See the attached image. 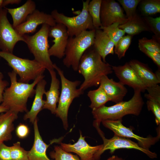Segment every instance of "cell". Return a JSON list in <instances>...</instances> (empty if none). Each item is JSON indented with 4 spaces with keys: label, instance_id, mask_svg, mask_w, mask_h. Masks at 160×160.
<instances>
[{
    "label": "cell",
    "instance_id": "7c38bea8",
    "mask_svg": "<svg viewBox=\"0 0 160 160\" xmlns=\"http://www.w3.org/2000/svg\"><path fill=\"white\" fill-rule=\"evenodd\" d=\"M101 27H105L114 23L119 25L128 19L123 13L119 4L114 0H102L100 10Z\"/></svg>",
    "mask_w": 160,
    "mask_h": 160
},
{
    "label": "cell",
    "instance_id": "8fae6325",
    "mask_svg": "<svg viewBox=\"0 0 160 160\" xmlns=\"http://www.w3.org/2000/svg\"><path fill=\"white\" fill-rule=\"evenodd\" d=\"M102 137L103 144L102 147L98 153V156L100 157L102 154L105 151L109 150L112 154L117 149L121 148L132 149L139 150L146 154L151 159L157 157L156 153L141 148L138 143L129 139L114 135V136L110 139L105 138L103 132L101 130L98 132Z\"/></svg>",
    "mask_w": 160,
    "mask_h": 160
},
{
    "label": "cell",
    "instance_id": "5bb4252c",
    "mask_svg": "<svg viewBox=\"0 0 160 160\" xmlns=\"http://www.w3.org/2000/svg\"><path fill=\"white\" fill-rule=\"evenodd\" d=\"M49 37L53 38L54 44L49 49V55L61 59L65 56V52L69 38L66 27L63 24L56 23L50 26Z\"/></svg>",
    "mask_w": 160,
    "mask_h": 160
},
{
    "label": "cell",
    "instance_id": "ac0fdd59",
    "mask_svg": "<svg viewBox=\"0 0 160 160\" xmlns=\"http://www.w3.org/2000/svg\"><path fill=\"white\" fill-rule=\"evenodd\" d=\"M128 63L147 88L160 83V70L154 73L147 65L136 60H132Z\"/></svg>",
    "mask_w": 160,
    "mask_h": 160
},
{
    "label": "cell",
    "instance_id": "277c9868",
    "mask_svg": "<svg viewBox=\"0 0 160 160\" xmlns=\"http://www.w3.org/2000/svg\"><path fill=\"white\" fill-rule=\"evenodd\" d=\"M53 67L60 76L61 84V92L55 114L61 119L64 128L67 129L68 127V115L69 107L73 100L83 94L84 91L77 88L81 83L80 81L69 80L65 77L63 71L55 64H53Z\"/></svg>",
    "mask_w": 160,
    "mask_h": 160
},
{
    "label": "cell",
    "instance_id": "74e56055",
    "mask_svg": "<svg viewBox=\"0 0 160 160\" xmlns=\"http://www.w3.org/2000/svg\"><path fill=\"white\" fill-rule=\"evenodd\" d=\"M138 47L140 50L151 59L160 69V53L149 51L139 45H138Z\"/></svg>",
    "mask_w": 160,
    "mask_h": 160
},
{
    "label": "cell",
    "instance_id": "30bf717a",
    "mask_svg": "<svg viewBox=\"0 0 160 160\" xmlns=\"http://www.w3.org/2000/svg\"><path fill=\"white\" fill-rule=\"evenodd\" d=\"M122 120H106L102 122L105 127L112 131L114 135L125 138H131L136 140L138 145L142 148L149 150V148L159 141L160 138V128H158L157 136L155 137H144L135 134L130 128L125 127Z\"/></svg>",
    "mask_w": 160,
    "mask_h": 160
},
{
    "label": "cell",
    "instance_id": "f6af8a7d",
    "mask_svg": "<svg viewBox=\"0 0 160 160\" xmlns=\"http://www.w3.org/2000/svg\"><path fill=\"white\" fill-rule=\"evenodd\" d=\"M115 160H124L121 158L117 156H116Z\"/></svg>",
    "mask_w": 160,
    "mask_h": 160
},
{
    "label": "cell",
    "instance_id": "7a4b0ae2",
    "mask_svg": "<svg viewBox=\"0 0 160 160\" xmlns=\"http://www.w3.org/2000/svg\"><path fill=\"white\" fill-rule=\"evenodd\" d=\"M10 81V85L5 90L3 95V100L1 105L17 114L20 112H27V103L28 99L35 94V87L44 76L38 77L31 84L17 81V74L13 71L8 73Z\"/></svg>",
    "mask_w": 160,
    "mask_h": 160
},
{
    "label": "cell",
    "instance_id": "2e32d148",
    "mask_svg": "<svg viewBox=\"0 0 160 160\" xmlns=\"http://www.w3.org/2000/svg\"><path fill=\"white\" fill-rule=\"evenodd\" d=\"M112 68L119 81L124 85L128 86L134 90H138L141 92H144L146 90V86L129 63L122 65H112Z\"/></svg>",
    "mask_w": 160,
    "mask_h": 160
},
{
    "label": "cell",
    "instance_id": "603a6c76",
    "mask_svg": "<svg viewBox=\"0 0 160 160\" xmlns=\"http://www.w3.org/2000/svg\"><path fill=\"white\" fill-rule=\"evenodd\" d=\"M17 117V113L9 110L0 113V143L11 139L13 122Z\"/></svg>",
    "mask_w": 160,
    "mask_h": 160
},
{
    "label": "cell",
    "instance_id": "5b68a950",
    "mask_svg": "<svg viewBox=\"0 0 160 160\" xmlns=\"http://www.w3.org/2000/svg\"><path fill=\"white\" fill-rule=\"evenodd\" d=\"M95 32V28L84 31L77 36L69 37L63 60L65 66L78 71L81 57L93 45Z\"/></svg>",
    "mask_w": 160,
    "mask_h": 160
},
{
    "label": "cell",
    "instance_id": "e575fe53",
    "mask_svg": "<svg viewBox=\"0 0 160 160\" xmlns=\"http://www.w3.org/2000/svg\"><path fill=\"white\" fill-rule=\"evenodd\" d=\"M10 154L12 160H29L28 151L25 150L18 141L10 146Z\"/></svg>",
    "mask_w": 160,
    "mask_h": 160
},
{
    "label": "cell",
    "instance_id": "d4e9b609",
    "mask_svg": "<svg viewBox=\"0 0 160 160\" xmlns=\"http://www.w3.org/2000/svg\"><path fill=\"white\" fill-rule=\"evenodd\" d=\"M119 27L132 36L143 31H149L143 18L137 13L126 22L119 25Z\"/></svg>",
    "mask_w": 160,
    "mask_h": 160
},
{
    "label": "cell",
    "instance_id": "cb8c5ba5",
    "mask_svg": "<svg viewBox=\"0 0 160 160\" xmlns=\"http://www.w3.org/2000/svg\"><path fill=\"white\" fill-rule=\"evenodd\" d=\"M6 8L12 16L13 20L12 25L14 28L26 21L28 16L36 9V5L33 1L28 0L19 7Z\"/></svg>",
    "mask_w": 160,
    "mask_h": 160
},
{
    "label": "cell",
    "instance_id": "60d3db41",
    "mask_svg": "<svg viewBox=\"0 0 160 160\" xmlns=\"http://www.w3.org/2000/svg\"><path fill=\"white\" fill-rule=\"evenodd\" d=\"M4 75L0 71V105L3 100V95L5 89L9 85V83L5 80H3Z\"/></svg>",
    "mask_w": 160,
    "mask_h": 160
},
{
    "label": "cell",
    "instance_id": "836d02e7",
    "mask_svg": "<svg viewBox=\"0 0 160 160\" xmlns=\"http://www.w3.org/2000/svg\"><path fill=\"white\" fill-rule=\"evenodd\" d=\"M140 0H118L126 13V17L129 20L137 13L136 9Z\"/></svg>",
    "mask_w": 160,
    "mask_h": 160
},
{
    "label": "cell",
    "instance_id": "4dcf8cb0",
    "mask_svg": "<svg viewBox=\"0 0 160 160\" xmlns=\"http://www.w3.org/2000/svg\"><path fill=\"white\" fill-rule=\"evenodd\" d=\"M160 39L154 35L152 38L149 39L146 37H143L139 39L138 45L145 48L148 51L155 53H160Z\"/></svg>",
    "mask_w": 160,
    "mask_h": 160
},
{
    "label": "cell",
    "instance_id": "4fadbf2b",
    "mask_svg": "<svg viewBox=\"0 0 160 160\" xmlns=\"http://www.w3.org/2000/svg\"><path fill=\"white\" fill-rule=\"evenodd\" d=\"M78 141L75 143H60V147L65 151L77 154L81 160H98V153L101 149L102 144L96 146L90 145L86 141L81 132Z\"/></svg>",
    "mask_w": 160,
    "mask_h": 160
},
{
    "label": "cell",
    "instance_id": "1f68e13d",
    "mask_svg": "<svg viewBox=\"0 0 160 160\" xmlns=\"http://www.w3.org/2000/svg\"><path fill=\"white\" fill-rule=\"evenodd\" d=\"M50 155L54 160H81L77 155L65 151L57 145L55 146L54 150L50 153Z\"/></svg>",
    "mask_w": 160,
    "mask_h": 160
},
{
    "label": "cell",
    "instance_id": "d6a6232c",
    "mask_svg": "<svg viewBox=\"0 0 160 160\" xmlns=\"http://www.w3.org/2000/svg\"><path fill=\"white\" fill-rule=\"evenodd\" d=\"M143 19L149 31L153 33L155 37L160 39V17L153 18L146 16Z\"/></svg>",
    "mask_w": 160,
    "mask_h": 160
},
{
    "label": "cell",
    "instance_id": "7bdbcfd3",
    "mask_svg": "<svg viewBox=\"0 0 160 160\" xmlns=\"http://www.w3.org/2000/svg\"><path fill=\"white\" fill-rule=\"evenodd\" d=\"M8 110H9L8 108L1 105H0V113L6 112Z\"/></svg>",
    "mask_w": 160,
    "mask_h": 160
},
{
    "label": "cell",
    "instance_id": "d590c367",
    "mask_svg": "<svg viewBox=\"0 0 160 160\" xmlns=\"http://www.w3.org/2000/svg\"><path fill=\"white\" fill-rule=\"evenodd\" d=\"M148 110L151 111L155 116V122L157 125L160 124V102L153 100H148L146 102Z\"/></svg>",
    "mask_w": 160,
    "mask_h": 160
},
{
    "label": "cell",
    "instance_id": "f1b7e54d",
    "mask_svg": "<svg viewBox=\"0 0 160 160\" xmlns=\"http://www.w3.org/2000/svg\"><path fill=\"white\" fill-rule=\"evenodd\" d=\"M119 23H115L107 27H101L99 28L109 36L114 43L115 46L125 33L124 31L119 28Z\"/></svg>",
    "mask_w": 160,
    "mask_h": 160
},
{
    "label": "cell",
    "instance_id": "44dd1931",
    "mask_svg": "<svg viewBox=\"0 0 160 160\" xmlns=\"http://www.w3.org/2000/svg\"><path fill=\"white\" fill-rule=\"evenodd\" d=\"M48 71L51 77V83L49 90L44 93L46 99L43 109H48L52 113L55 114L57 104L58 102L60 94L59 91L60 83L54 69L49 70Z\"/></svg>",
    "mask_w": 160,
    "mask_h": 160
},
{
    "label": "cell",
    "instance_id": "ffe728a7",
    "mask_svg": "<svg viewBox=\"0 0 160 160\" xmlns=\"http://www.w3.org/2000/svg\"><path fill=\"white\" fill-rule=\"evenodd\" d=\"M34 140L32 147L28 151L29 160H51L47 156L46 151L50 144L55 142L53 141L49 144H46L41 136L38 128L37 119L33 123Z\"/></svg>",
    "mask_w": 160,
    "mask_h": 160
},
{
    "label": "cell",
    "instance_id": "52a82bcc",
    "mask_svg": "<svg viewBox=\"0 0 160 160\" xmlns=\"http://www.w3.org/2000/svg\"><path fill=\"white\" fill-rule=\"evenodd\" d=\"M0 57L7 62L8 65L20 78L18 81L28 83L43 75L45 67L35 60H30L19 57L10 53L0 51Z\"/></svg>",
    "mask_w": 160,
    "mask_h": 160
},
{
    "label": "cell",
    "instance_id": "f546056e",
    "mask_svg": "<svg viewBox=\"0 0 160 160\" xmlns=\"http://www.w3.org/2000/svg\"><path fill=\"white\" fill-rule=\"evenodd\" d=\"M132 36L127 35L122 37L114 46V53L119 59L124 57L126 52L130 45Z\"/></svg>",
    "mask_w": 160,
    "mask_h": 160
},
{
    "label": "cell",
    "instance_id": "3957f363",
    "mask_svg": "<svg viewBox=\"0 0 160 160\" xmlns=\"http://www.w3.org/2000/svg\"><path fill=\"white\" fill-rule=\"evenodd\" d=\"M132 98L127 101H122L110 106L105 105L92 110V113L95 119L93 124L95 128H99L100 123L106 120H122L124 116L132 114L139 115L142 109L144 102L138 90H134Z\"/></svg>",
    "mask_w": 160,
    "mask_h": 160
},
{
    "label": "cell",
    "instance_id": "b9f144b4",
    "mask_svg": "<svg viewBox=\"0 0 160 160\" xmlns=\"http://www.w3.org/2000/svg\"><path fill=\"white\" fill-rule=\"evenodd\" d=\"M21 1V0H3L2 8L9 4H18Z\"/></svg>",
    "mask_w": 160,
    "mask_h": 160
},
{
    "label": "cell",
    "instance_id": "7402d4cb",
    "mask_svg": "<svg viewBox=\"0 0 160 160\" xmlns=\"http://www.w3.org/2000/svg\"><path fill=\"white\" fill-rule=\"evenodd\" d=\"M47 81L43 79L39 81L36 84L35 96L30 110L27 112L23 117L24 120L28 119L30 122L33 123L39 112L43 109L45 100L43 99V95L46 92L45 88Z\"/></svg>",
    "mask_w": 160,
    "mask_h": 160
},
{
    "label": "cell",
    "instance_id": "d6986e66",
    "mask_svg": "<svg viewBox=\"0 0 160 160\" xmlns=\"http://www.w3.org/2000/svg\"><path fill=\"white\" fill-rule=\"evenodd\" d=\"M114 43L105 32L100 28H95L92 47L104 62H106L105 58L108 55L114 54Z\"/></svg>",
    "mask_w": 160,
    "mask_h": 160
},
{
    "label": "cell",
    "instance_id": "e0dca14e",
    "mask_svg": "<svg viewBox=\"0 0 160 160\" xmlns=\"http://www.w3.org/2000/svg\"><path fill=\"white\" fill-rule=\"evenodd\" d=\"M99 86L104 90L110 101L116 103L123 101L128 92L127 88L122 83L110 79L107 76L102 78Z\"/></svg>",
    "mask_w": 160,
    "mask_h": 160
},
{
    "label": "cell",
    "instance_id": "ee69618b",
    "mask_svg": "<svg viewBox=\"0 0 160 160\" xmlns=\"http://www.w3.org/2000/svg\"><path fill=\"white\" fill-rule=\"evenodd\" d=\"M116 156H113L108 158L107 160H115Z\"/></svg>",
    "mask_w": 160,
    "mask_h": 160
},
{
    "label": "cell",
    "instance_id": "ba28073f",
    "mask_svg": "<svg viewBox=\"0 0 160 160\" xmlns=\"http://www.w3.org/2000/svg\"><path fill=\"white\" fill-rule=\"evenodd\" d=\"M90 1H83L82 10L76 16L68 17L63 13L58 12L56 9L52 11L51 15L56 23L63 24L66 27L69 37L77 36L84 31L95 29L88 11Z\"/></svg>",
    "mask_w": 160,
    "mask_h": 160
},
{
    "label": "cell",
    "instance_id": "9a60e30c",
    "mask_svg": "<svg viewBox=\"0 0 160 160\" xmlns=\"http://www.w3.org/2000/svg\"><path fill=\"white\" fill-rule=\"evenodd\" d=\"M56 24L51 14L36 9L27 17L26 21L14 28L20 36L35 32L39 25L47 24L53 26Z\"/></svg>",
    "mask_w": 160,
    "mask_h": 160
},
{
    "label": "cell",
    "instance_id": "f35d334b",
    "mask_svg": "<svg viewBox=\"0 0 160 160\" xmlns=\"http://www.w3.org/2000/svg\"><path fill=\"white\" fill-rule=\"evenodd\" d=\"M0 160H12L10 147L6 145L4 143H0Z\"/></svg>",
    "mask_w": 160,
    "mask_h": 160
},
{
    "label": "cell",
    "instance_id": "8992f818",
    "mask_svg": "<svg viewBox=\"0 0 160 160\" xmlns=\"http://www.w3.org/2000/svg\"><path fill=\"white\" fill-rule=\"evenodd\" d=\"M50 26L42 25L39 30L32 36L25 34L22 36L25 42L33 54L34 60L44 66L48 71L54 69L49 53L48 38Z\"/></svg>",
    "mask_w": 160,
    "mask_h": 160
},
{
    "label": "cell",
    "instance_id": "4316f807",
    "mask_svg": "<svg viewBox=\"0 0 160 160\" xmlns=\"http://www.w3.org/2000/svg\"><path fill=\"white\" fill-rule=\"evenodd\" d=\"M102 0L90 1L88 6V11L91 16L93 26L95 28L102 26L100 20V10Z\"/></svg>",
    "mask_w": 160,
    "mask_h": 160
},
{
    "label": "cell",
    "instance_id": "ab89813d",
    "mask_svg": "<svg viewBox=\"0 0 160 160\" xmlns=\"http://www.w3.org/2000/svg\"><path fill=\"white\" fill-rule=\"evenodd\" d=\"M29 132L28 127L27 125L23 124H20L16 129V134L20 138L23 139L26 137Z\"/></svg>",
    "mask_w": 160,
    "mask_h": 160
},
{
    "label": "cell",
    "instance_id": "6da1fadb",
    "mask_svg": "<svg viewBox=\"0 0 160 160\" xmlns=\"http://www.w3.org/2000/svg\"><path fill=\"white\" fill-rule=\"evenodd\" d=\"M78 71L84 78V81L79 88L84 91L100 85L104 76L112 73V65L104 62L100 56L92 46L87 49L81 57Z\"/></svg>",
    "mask_w": 160,
    "mask_h": 160
},
{
    "label": "cell",
    "instance_id": "bcb514c9",
    "mask_svg": "<svg viewBox=\"0 0 160 160\" xmlns=\"http://www.w3.org/2000/svg\"><path fill=\"white\" fill-rule=\"evenodd\" d=\"M3 0H0V7L2 8Z\"/></svg>",
    "mask_w": 160,
    "mask_h": 160
},
{
    "label": "cell",
    "instance_id": "484cf974",
    "mask_svg": "<svg viewBox=\"0 0 160 160\" xmlns=\"http://www.w3.org/2000/svg\"><path fill=\"white\" fill-rule=\"evenodd\" d=\"M87 96L91 102L89 107L92 110L105 105L107 102L110 101L109 97L100 86L96 89L89 91Z\"/></svg>",
    "mask_w": 160,
    "mask_h": 160
},
{
    "label": "cell",
    "instance_id": "8d00e7d4",
    "mask_svg": "<svg viewBox=\"0 0 160 160\" xmlns=\"http://www.w3.org/2000/svg\"><path fill=\"white\" fill-rule=\"evenodd\" d=\"M148 93L144 97L148 100H153L160 102V86L157 84L148 87L146 90Z\"/></svg>",
    "mask_w": 160,
    "mask_h": 160
},
{
    "label": "cell",
    "instance_id": "83f0119b",
    "mask_svg": "<svg viewBox=\"0 0 160 160\" xmlns=\"http://www.w3.org/2000/svg\"><path fill=\"white\" fill-rule=\"evenodd\" d=\"M139 3L141 12L145 16L160 13V0H141Z\"/></svg>",
    "mask_w": 160,
    "mask_h": 160
},
{
    "label": "cell",
    "instance_id": "9c48e42d",
    "mask_svg": "<svg viewBox=\"0 0 160 160\" xmlns=\"http://www.w3.org/2000/svg\"><path fill=\"white\" fill-rule=\"evenodd\" d=\"M7 12L6 7H0V49L13 53L16 43L20 41L24 42V39L10 23L7 17Z\"/></svg>",
    "mask_w": 160,
    "mask_h": 160
}]
</instances>
